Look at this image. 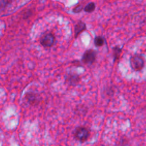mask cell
I'll use <instances>...</instances> for the list:
<instances>
[{
    "mask_svg": "<svg viewBox=\"0 0 146 146\" xmlns=\"http://www.w3.org/2000/svg\"><path fill=\"white\" fill-rule=\"evenodd\" d=\"M129 64L131 68L135 71L141 70L144 66V59L139 54H134L129 58Z\"/></svg>",
    "mask_w": 146,
    "mask_h": 146,
    "instance_id": "1",
    "label": "cell"
},
{
    "mask_svg": "<svg viewBox=\"0 0 146 146\" xmlns=\"http://www.w3.org/2000/svg\"><path fill=\"white\" fill-rule=\"evenodd\" d=\"M97 52L94 49L86 50L82 55L81 60L82 63L87 65L92 64L96 60Z\"/></svg>",
    "mask_w": 146,
    "mask_h": 146,
    "instance_id": "2",
    "label": "cell"
},
{
    "mask_svg": "<svg viewBox=\"0 0 146 146\" xmlns=\"http://www.w3.org/2000/svg\"><path fill=\"white\" fill-rule=\"evenodd\" d=\"M90 131L85 127H78L74 132V135L76 140L81 143L85 142L90 136Z\"/></svg>",
    "mask_w": 146,
    "mask_h": 146,
    "instance_id": "3",
    "label": "cell"
},
{
    "mask_svg": "<svg viewBox=\"0 0 146 146\" xmlns=\"http://www.w3.org/2000/svg\"><path fill=\"white\" fill-rule=\"evenodd\" d=\"M55 42V36L51 32L44 33L39 38L40 44L44 47H52Z\"/></svg>",
    "mask_w": 146,
    "mask_h": 146,
    "instance_id": "4",
    "label": "cell"
},
{
    "mask_svg": "<svg viewBox=\"0 0 146 146\" xmlns=\"http://www.w3.org/2000/svg\"><path fill=\"white\" fill-rule=\"evenodd\" d=\"M25 99L27 103L32 106H36L41 101V97L39 94L34 91H28L25 95Z\"/></svg>",
    "mask_w": 146,
    "mask_h": 146,
    "instance_id": "5",
    "label": "cell"
},
{
    "mask_svg": "<svg viewBox=\"0 0 146 146\" xmlns=\"http://www.w3.org/2000/svg\"><path fill=\"white\" fill-rule=\"evenodd\" d=\"M81 80L80 75L76 73L68 72L64 76V81L69 86H76Z\"/></svg>",
    "mask_w": 146,
    "mask_h": 146,
    "instance_id": "6",
    "label": "cell"
},
{
    "mask_svg": "<svg viewBox=\"0 0 146 146\" xmlns=\"http://www.w3.org/2000/svg\"><path fill=\"white\" fill-rule=\"evenodd\" d=\"M86 24L82 21H78L74 27V37L76 38L80 34L86 30Z\"/></svg>",
    "mask_w": 146,
    "mask_h": 146,
    "instance_id": "7",
    "label": "cell"
},
{
    "mask_svg": "<svg viewBox=\"0 0 146 146\" xmlns=\"http://www.w3.org/2000/svg\"><path fill=\"white\" fill-rule=\"evenodd\" d=\"M122 51V48L120 47L119 46H116L112 47V55L113 56V62H115L119 59L121 52Z\"/></svg>",
    "mask_w": 146,
    "mask_h": 146,
    "instance_id": "8",
    "label": "cell"
},
{
    "mask_svg": "<svg viewBox=\"0 0 146 146\" xmlns=\"http://www.w3.org/2000/svg\"><path fill=\"white\" fill-rule=\"evenodd\" d=\"M105 43V38L101 35H97L94 39V43L96 47H100L104 45Z\"/></svg>",
    "mask_w": 146,
    "mask_h": 146,
    "instance_id": "9",
    "label": "cell"
},
{
    "mask_svg": "<svg viewBox=\"0 0 146 146\" xmlns=\"http://www.w3.org/2000/svg\"><path fill=\"white\" fill-rule=\"evenodd\" d=\"M96 5L94 2H90L87 3L84 8V11L88 13H91L95 10Z\"/></svg>",
    "mask_w": 146,
    "mask_h": 146,
    "instance_id": "10",
    "label": "cell"
},
{
    "mask_svg": "<svg viewBox=\"0 0 146 146\" xmlns=\"http://www.w3.org/2000/svg\"><path fill=\"white\" fill-rule=\"evenodd\" d=\"M84 6L83 2H79L72 9V12L74 13H79L82 11V10H84Z\"/></svg>",
    "mask_w": 146,
    "mask_h": 146,
    "instance_id": "11",
    "label": "cell"
},
{
    "mask_svg": "<svg viewBox=\"0 0 146 146\" xmlns=\"http://www.w3.org/2000/svg\"><path fill=\"white\" fill-rule=\"evenodd\" d=\"M13 1H7V0H1L0 1V10L1 11H2L7 6H9L10 3H11Z\"/></svg>",
    "mask_w": 146,
    "mask_h": 146,
    "instance_id": "12",
    "label": "cell"
},
{
    "mask_svg": "<svg viewBox=\"0 0 146 146\" xmlns=\"http://www.w3.org/2000/svg\"><path fill=\"white\" fill-rule=\"evenodd\" d=\"M33 14V11L31 9H27L23 13V19H28Z\"/></svg>",
    "mask_w": 146,
    "mask_h": 146,
    "instance_id": "13",
    "label": "cell"
}]
</instances>
